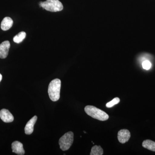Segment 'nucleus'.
Segmentation results:
<instances>
[{"label": "nucleus", "mask_w": 155, "mask_h": 155, "mask_svg": "<svg viewBox=\"0 0 155 155\" xmlns=\"http://www.w3.org/2000/svg\"><path fill=\"white\" fill-rule=\"evenodd\" d=\"M2 75L0 74V82H1V81H2Z\"/></svg>", "instance_id": "dca6fc26"}, {"label": "nucleus", "mask_w": 155, "mask_h": 155, "mask_svg": "<svg viewBox=\"0 0 155 155\" xmlns=\"http://www.w3.org/2000/svg\"><path fill=\"white\" fill-rule=\"evenodd\" d=\"M104 154V150L100 146H94L92 148L91 155H102Z\"/></svg>", "instance_id": "f8f14e48"}, {"label": "nucleus", "mask_w": 155, "mask_h": 155, "mask_svg": "<svg viewBox=\"0 0 155 155\" xmlns=\"http://www.w3.org/2000/svg\"><path fill=\"white\" fill-rule=\"evenodd\" d=\"M40 6L43 8L51 12H56L63 10V4L59 0H47L40 3Z\"/></svg>", "instance_id": "7ed1b4c3"}, {"label": "nucleus", "mask_w": 155, "mask_h": 155, "mask_svg": "<svg viewBox=\"0 0 155 155\" xmlns=\"http://www.w3.org/2000/svg\"><path fill=\"white\" fill-rule=\"evenodd\" d=\"M0 118L6 123L11 122L14 120V116L7 109H3L0 111Z\"/></svg>", "instance_id": "0eeeda50"}, {"label": "nucleus", "mask_w": 155, "mask_h": 155, "mask_svg": "<svg viewBox=\"0 0 155 155\" xmlns=\"http://www.w3.org/2000/svg\"><path fill=\"white\" fill-rule=\"evenodd\" d=\"M142 146L145 148L155 152V142L150 140H146L142 143Z\"/></svg>", "instance_id": "9b49d317"}, {"label": "nucleus", "mask_w": 155, "mask_h": 155, "mask_svg": "<svg viewBox=\"0 0 155 155\" xmlns=\"http://www.w3.org/2000/svg\"><path fill=\"white\" fill-rule=\"evenodd\" d=\"M13 20L9 17H6L3 19L1 23V28L3 31L9 30L13 25Z\"/></svg>", "instance_id": "9d476101"}, {"label": "nucleus", "mask_w": 155, "mask_h": 155, "mask_svg": "<svg viewBox=\"0 0 155 155\" xmlns=\"http://www.w3.org/2000/svg\"><path fill=\"white\" fill-rule=\"evenodd\" d=\"M130 137V131L127 129H122L118 133V139L119 142L125 143L129 140Z\"/></svg>", "instance_id": "39448f33"}, {"label": "nucleus", "mask_w": 155, "mask_h": 155, "mask_svg": "<svg viewBox=\"0 0 155 155\" xmlns=\"http://www.w3.org/2000/svg\"><path fill=\"white\" fill-rule=\"evenodd\" d=\"M84 111L88 116L100 121H106L109 118V116L107 113L94 106H87L84 108Z\"/></svg>", "instance_id": "f03ea898"}, {"label": "nucleus", "mask_w": 155, "mask_h": 155, "mask_svg": "<svg viewBox=\"0 0 155 155\" xmlns=\"http://www.w3.org/2000/svg\"><path fill=\"white\" fill-rule=\"evenodd\" d=\"M12 152L18 155H22L25 154L23 144L20 142L15 141L12 143Z\"/></svg>", "instance_id": "6e6552de"}, {"label": "nucleus", "mask_w": 155, "mask_h": 155, "mask_svg": "<svg viewBox=\"0 0 155 155\" xmlns=\"http://www.w3.org/2000/svg\"><path fill=\"white\" fill-rule=\"evenodd\" d=\"M37 120V116H35L32 117L27 122L25 127V134L29 135L32 133L34 130V126L35 122H36Z\"/></svg>", "instance_id": "1a4fd4ad"}, {"label": "nucleus", "mask_w": 155, "mask_h": 155, "mask_svg": "<svg viewBox=\"0 0 155 155\" xmlns=\"http://www.w3.org/2000/svg\"><path fill=\"white\" fill-rule=\"evenodd\" d=\"M74 140V134L69 131L64 134L59 140V144L62 150H67L72 145Z\"/></svg>", "instance_id": "20e7f679"}, {"label": "nucleus", "mask_w": 155, "mask_h": 155, "mask_svg": "<svg viewBox=\"0 0 155 155\" xmlns=\"http://www.w3.org/2000/svg\"><path fill=\"white\" fill-rule=\"evenodd\" d=\"M61 88V81L60 79L56 78L50 82L48 93L50 98L53 101H57L60 99Z\"/></svg>", "instance_id": "f257e3e1"}, {"label": "nucleus", "mask_w": 155, "mask_h": 155, "mask_svg": "<svg viewBox=\"0 0 155 155\" xmlns=\"http://www.w3.org/2000/svg\"><path fill=\"white\" fill-rule=\"evenodd\" d=\"M120 101V99L119 97L115 98L112 101H111L107 103V104H106V107L107 108L112 107L115 105L119 104Z\"/></svg>", "instance_id": "4468645a"}, {"label": "nucleus", "mask_w": 155, "mask_h": 155, "mask_svg": "<svg viewBox=\"0 0 155 155\" xmlns=\"http://www.w3.org/2000/svg\"><path fill=\"white\" fill-rule=\"evenodd\" d=\"M142 65V67L143 69L146 70H149L150 69L152 64L149 61H144L143 62Z\"/></svg>", "instance_id": "2eb2a0df"}, {"label": "nucleus", "mask_w": 155, "mask_h": 155, "mask_svg": "<svg viewBox=\"0 0 155 155\" xmlns=\"http://www.w3.org/2000/svg\"><path fill=\"white\" fill-rule=\"evenodd\" d=\"M26 37V33L24 31H21L13 39V40L16 43L21 42Z\"/></svg>", "instance_id": "ddd939ff"}, {"label": "nucleus", "mask_w": 155, "mask_h": 155, "mask_svg": "<svg viewBox=\"0 0 155 155\" xmlns=\"http://www.w3.org/2000/svg\"><path fill=\"white\" fill-rule=\"evenodd\" d=\"M10 47V42L8 41L3 42L0 44V58L5 59L7 58Z\"/></svg>", "instance_id": "423d86ee"}]
</instances>
